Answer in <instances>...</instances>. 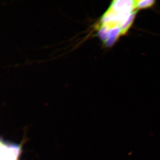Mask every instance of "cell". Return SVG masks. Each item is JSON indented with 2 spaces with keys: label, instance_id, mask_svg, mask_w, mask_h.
Listing matches in <instances>:
<instances>
[{
  "label": "cell",
  "instance_id": "obj_1",
  "mask_svg": "<svg viewBox=\"0 0 160 160\" xmlns=\"http://www.w3.org/2000/svg\"><path fill=\"white\" fill-rule=\"evenodd\" d=\"M138 11H133L127 19L122 23L120 28L121 29V35H124L127 32L131 26L132 24Z\"/></svg>",
  "mask_w": 160,
  "mask_h": 160
},
{
  "label": "cell",
  "instance_id": "obj_2",
  "mask_svg": "<svg viewBox=\"0 0 160 160\" xmlns=\"http://www.w3.org/2000/svg\"><path fill=\"white\" fill-rule=\"evenodd\" d=\"M155 2L152 0L134 1V3L135 9H143L152 7L155 4Z\"/></svg>",
  "mask_w": 160,
  "mask_h": 160
}]
</instances>
